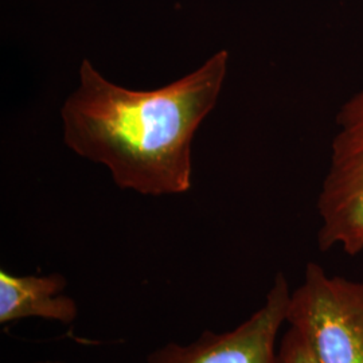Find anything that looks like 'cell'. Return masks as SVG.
<instances>
[{"label": "cell", "mask_w": 363, "mask_h": 363, "mask_svg": "<svg viewBox=\"0 0 363 363\" xmlns=\"http://www.w3.org/2000/svg\"><path fill=\"white\" fill-rule=\"evenodd\" d=\"M318 247L363 252V85L342 104L330 163L318 196Z\"/></svg>", "instance_id": "cell-3"}, {"label": "cell", "mask_w": 363, "mask_h": 363, "mask_svg": "<svg viewBox=\"0 0 363 363\" xmlns=\"http://www.w3.org/2000/svg\"><path fill=\"white\" fill-rule=\"evenodd\" d=\"M291 289L277 273L259 310L226 333L206 330L189 345L169 342L151 352L147 363H279L276 339L286 323Z\"/></svg>", "instance_id": "cell-4"}, {"label": "cell", "mask_w": 363, "mask_h": 363, "mask_svg": "<svg viewBox=\"0 0 363 363\" xmlns=\"http://www.w3.org/2000/svg\"><path fill=\"white\" fill-rule=\"evenodd\" d=\"M66 279L60 273L16 276L0 272V325L39 318L73 323L78 316L77 303L65 294Z\"/></svg>", "instance_id": "cell-5"}, {"label": "cell", "mask_w": 363, "mask_h": 363, "mask_svg": "<svg viewBox=\"0 0 363 363\" xmlns=\"http://www.w3.org/2000/svg\"><path fill=\"white\" fill-rule=\"evenodd\" d=\"M279 363H320L296 330L288 328L279 347Z\"/></svg>", "instance_id": "cell-6"}, {"label": "cell", "mask_w": 363, "mask_h": 363, "mask_svg": "<svg viewBox=\"0 0 363 363\" xmlns=\"http://www.w3.org/2000/svg\"><path fill=\"white\" fill-rule=\"evenodd\" d=\"M286 323L319 362L363 363V281L308 262L303 283L291 292Z\"/></svg>", "instance_id": "cell-2"}, {"label": "cell", "mask_w": 363, "mask_h": 363, "mask_svg": "<svg viewBox=\"0 0 363 363\" xmlns=\"http://www.w3.org/2000/svg\"><path fill=\"white\" fill-rule=\"evenodd\" d=\"M226 50L172 84L132 91L108 81L88 60L61 111L64 138L77 155L101 163L123 190L183 194L193 184L191 143L218 101Z\"/></svg>", "instance_id": "cell-1"}]
</instances>
